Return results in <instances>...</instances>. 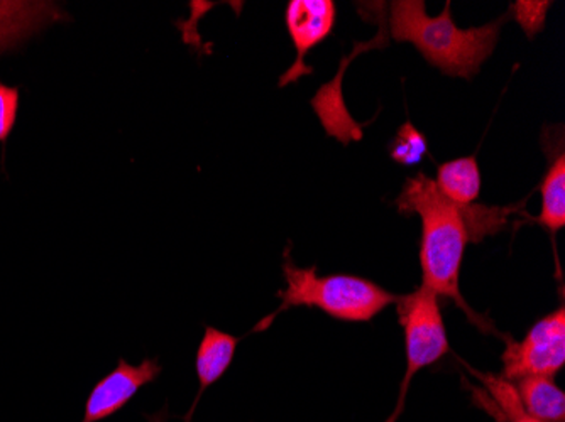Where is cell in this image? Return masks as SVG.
Masks as SVG:
<instances>
[{"instance_id": "cell-1", "label": "cell", "mask_w": 565, "mask_h": 422, "mask_svg": "<svg viewBox=\"0 0 565 422\" xmlns=\"http://www.w3.org/2000/svg\"><path fill=\"white\" fill-rule=\"evenodd\" d=\"M395 205L399 214L418 215L422 220V288L439 300L454 301L479 325L481 320L466 304L459 288L466 246L471 242L466 206L447 199L435 181L424 173L406 180Z\"/></svg>"}, {"instance_id": "cell-2", "label": "cell", "mask_w": 565, "mask_h": 422, "mask_svg": "<svg viewBox=\"0 0 565 422\" xmlns=\"http://www.w3.org/2000/svg\"><path fill=\"white\" fill-rule=\"evenodd\" d=\"M390 12L393 40L414 44L420 55L444 75L466 80L478 75L482 63L493 55L501 25L507 19L503 15L490 24L460 30L454 24L450 2H447L443 14L430 18L422 0H396Z\"/></svg>"}, {"instance_id": "cell-3", "label": "cell", "mask_w": 565, "mask_h": 422, "mask_svg": "<svg viewBox=\"0 0 565 422\" xmlns=\"http://www.w3.org/2000/svg\"><path fill=\"white\" fill-rule=\"evenodd\" d=\"M282 274L287 288L279 291L281 306L275 314L295 306L319 307L323 313L341 322L363 323L396 303L398 296L381 285L351 274H317V268H298L285 253ZM273 314V316H275ZM269 316L266 322H271Z\"/></svg>"}, {"instance_id": "cell-4", "label": "cell", "mask_w": 565, "mask_h": 422, "mask_svg": "<svg viewBox=\"0 0 565 422\" xmlns=\"http://www.w3.org/2000/svg\"><path fill=\"white\" fill-rule=\"evenodd\" d=\"M396 310L405 333L406 372L399 389L398 404L386 422L398 421L412 379L425 367L437 364L450 350L439 297L434 293L418 288L408 296H398Z\"/></svg>"}, {"instance_id": "cell-5", "label": "cell", "mask_w": 565, "mask_h": 422, "mask_svg": "<svg viewBox=\"0 0 565 422\" xmlns=\"http://www.w3.org/2000/svg\"><path fill=\"white\" fill-rule=\"evenodd\" d=\"M503 379L555 377L565 365V307L536 322L522 342H508L503 357Z\"/></svg>"}, {"instance_id": "cell-6", "label": "cell", "mask_w": 565, "mask_h": 422, "mask_svg": "<svg viewBox=\"0 0 565 422\" xmlns=\"http://www.w3.org/2000/svg\"><path fill=\"white\" fill-rule=\"evenodd\" d=\"M158 358H145L139 365L127 364L120 358L113 372L98 380L85 402L82 422H100L122 411L136 393L160 377Z\"/></svg>"}, {"instance_id": "cell-7", "label": "cell", "mask_w": 565, "mask_h": 422, "mask_svg": "<svg viewBox=\"0 0 565 422\" xmlns=\"http://www.w3.org/2000/svg\"><path fill=\"white\" fill-rule=\"evenodd\" d=\"M335 4L332 0H291L288 2L287 22L288 33L294 41L295 50H297V59L294 65L282 73L279 78V87L295 84L300 80L301 76L312 75V66L305 65V56L308 51H312L317 44L332 33L333 24H335Z\"/></svg>"}, {"instance_id": "cell-8", "label": "cell", "mask_w": 565, "mask_h": 422, "mask_svg": "<svg viewBox=\"0 0 565 422\" xmlns=\"http://www.w3.org/2000/svg\"><path fill=\"white\" fill-rule=\"evenodd\" d=\"M239 343L241 338L231 335V333L221 332V329L212 328V326L205 328L199 350H196L195 368L200 389L193 408L202 398V393L227 372L228 367L234 361V355H236Z\"/></svg>"}, {"instance_id": "cell-9", "label": "cell", "mask_w": 565, "mask_h": 422, "mask_svg": "<svg viewBox=\"0 0 565 422\" xmlns=\"http://www.w3.org/2000/svg\"><path fill=\"white\" fill-rule=\"evenodd\" d=\"M513 386L526 414L545 422H564L565 393L554 377H523Z\"/></svg>"}, {"instance_id": "cell-10", "label": "cell", "mask_w": 565, "mask_h": 422, "mask_svg": "<svg viewBox=\"0 0 565 422\" xmlns=\"http://www.w3.org/2000/svg\"><path fill=\"white\" fill-rule=\"evenodd\" d=\"M439 192L459 206H469L481 193V171L475 155L440 164L435 180Z\"/></svg>"}, {"instance_id": "cell-11", "label": "cell", "mask_w": 565, "mask_h": 422, "mask_svg": "<svg viewBox=\"0 0 565 422\" xmlns=\"http://www.w3.org/2000/svg\"><path fill=\"white\" fill-rule=\"evenodd\" d=\"M542 212L539 224L552 234L565 225V155L558 152L541 184Z\"/></svg>"}, {"instance_id": "cell-12", "label": "cell", "mask_w": 565, "mask_h": 422, "mask_svg": "<svg viewBox=\"0 0 565 422\" xmlns=\"http://www.w3.org/2000/svg\"><path fill=\"white\" fill-rule=\"evenodd\" d=\"M390 158L403 166H417L428 152L427 138L412 122H405L388 145Z\"/></svg>"}, {"instance_id": "cell-13", "label": "cell", "mask_w": 565, "mask_h": 422, "mask_svg": "<svg viewBox=\"0 0 565 422\" xmlns=\"http://www.w3.org/2000/svg\"><path fill=\"white\" fill-rule=\"evenodd\" d=\"M551 2H515L511 11L515 12L516 21L522 25L526 36H535L544 30Z\"/></svg>"}, {"instance_id": "cell-14", "label": "cell", "mask_w": 565, "mask_h": 422, "mask_svg": "<svg viewBox=\"0 0 565 422\" xmlns=\"http://www.w3.org/2000/svg\"><path fill=\"white\" fill-rule=\"evenodd\" d=\"M19 90L0 84V142H4L12 132L18 119Z\"/></svg>"}, {"instance_id": "cell-15", "label": "cell", "mask_w": 565, "mask_h": 422, "mask_svg": "<svg viewBox=\"0 0 565 422\" xmlns=\"http://www.w3.org/2000/svg\"><path fill=\"white\" fill-rule=\"evenodd\" d=\"M510 422H545L541 421V419L532 418V415L526 414L525 411L516 412L513 418H511Z\"/></svg>"}]
</instances>
